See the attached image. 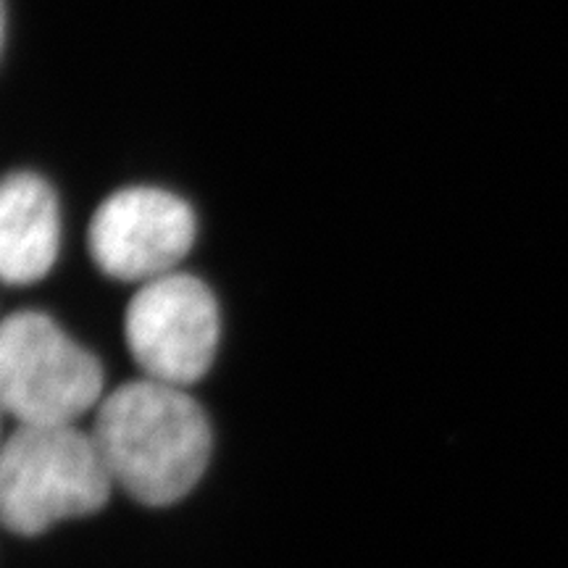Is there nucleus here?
<instances>
[{
    "label": "nucleus",
    "instance_id": "423d86ee",
    "mask_svg": "<svg viewBox=\"0 0 568 568\" xmlns=\"http://www.w3.org/2000/svg\"><path fill=\"white\" fill-rule=\"evenodd\" d=\"M59 247L61 213L51 184L27 172L0 180V282L42 280Z\"/></svg>",
    "mask_w": 568,
    "mask_h": 568
},
{
    "label": "nucleus",
    "instance_id": "20e7f679",
    "mask_svg": "<svg viewBox=\"0 0 568 568\" xmlns=\"http://www.w3.org/2000/svg\"><path fill=\"white\" fill-rule=\"evenodd\" d=\"M124 335L145 379L187 389L213 364L222 314L209 284L172 272L138 290L126 308Z\"/></svg>",
    "mask_w": 568,
    "mask_h": 568
},
{
    "label": "nucleus",
    "instance_id": "f03ea898",
    "mask_svg": "<svg viewBox=\"0 0 568 568\" xmlns=\"http://www.w3.org/2000/svg\"><path fill=\"white\" fill-rule=\"evenodd\" d=\"M113 479L74 424L19 426L0 447V527L32 537L105 506Z\"/></svg>",
    "mask_w": 568,
    "mask_h": 568
},
{
    "label": "nucleus",
    "instance_id": "0eeeda50",
    "mask_svg": "<svg viewBox=\"0 0 568 568\" xmlns=\"http://www.w3.org/2000/svg\"><path fill=\"white\" fill-rule=\"evenodd\" d=\"M0 45H3V0H0Z\"/></svg>",
    "mask_w": 568,
    "mask_h": 568
},
{
    "label": "nucleus",
    "instance_id": "6e6552de",
    "mask_svg": "<svg viewBox=\"0 0 568 568\" xmlns=\"http://www.w3.org/2000/svg\"><path fill=\"white\" fill-rule=\"evenodd\" d=\"M0 447H3V443H0Z\"/></svg>",
    "mask_w": 568,
    "mask_h": 568
},
{
    "label": "nucleus",
    "instance_id": "f257e3e1",
    "mask_svg": "<svg viewBox=\"0 0 568 568\" xmlns=\"http://www.w3.org/2000/svg\"><path fill=\"white\" fill-rule=\"evenodd\" d=\"M92 439L113 485L145 506H169L197 485L211 458V424L187 389L140 379L98 406Z\"/></svg>",
    "mask_w": 568,
    "mask_h": 568
},
{
    "label": "nucleus",
    "instance_id": "39448f33",
    "mask_svg": "<svg viewBox=\"0 0 568 568\" xmlns=\"http://www.w3.org/2000/svg\"><path fill=\"white\" fill-rule=\"evenodd\" d=\"M195 232V213L182 197L161 187H126L92 216L90 253L103 274L145 284L174 272Z\"/></svg>",
    "mask_w": 568,
    "mask_h": 568
},
{
    "label": "nucleus",
    "instance_id": "7ed1b4c3",
    "mask_svg": "<svg viewBox=\"0 0 568 568\" xmlns=\"http://www.w3.org/2000/svg\"><path fill=\"white\" fill-rule=\"evenodd\" d=\"M103 368L51 316L19 311L0 322V414L19 426L74 424L101 406Z\"/></svg>",
    "mask_w": 568,
    "mask_h": 568
}]
</instances>
